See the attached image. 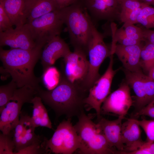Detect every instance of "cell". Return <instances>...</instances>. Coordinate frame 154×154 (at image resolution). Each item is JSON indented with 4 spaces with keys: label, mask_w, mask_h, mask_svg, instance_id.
I'll use <instances>...</instances> for the list:
<instances>
[{
    "label": "cell",
    "mask_w": 154,
    "mask_h": 154,
    "mask_svg": "<svg viewBox=\"0 0 154 154\" xmlns=\"http://www.w3.org/2000/svg\"><path fill=\"white\" fill-rule=\"evenodd\" d=\"M88 93L62 75L60 82L55 88L48 90L40 87L37 96L54 110L56 117L65 115L67 119H71L84 112V100Z\"/></svg>",
    "instance_id": "1"
},
{
    "label": "cell",
    "mask_w": 154,
    "mask_h": 154,
    "mask_svg": "<svg viewBox=\"0 0 154 154\" xmlns=\"http://www.w3.org/2000/svg\"><path fill=\"white\" fill-rule=\"evenodd\" d=\"M44 45L37 44L31 50L11 48L5 50L0 46V58L5 70L11 76L18 88L26 85L40 87L41 79L35 76L34 69Z\"/></svg>",
    "instance_id": "2"
},
{
    "label": "cell",
    "mask_w": 154,
    "mask_h": 154,
    "mask_svg": "<svg viewBox=\"0 0 154 154\" xmlns=\"http://www.w3.org/2000/svg\"><path fill=\"white\" fill-rule=\"evenodd\" d=\"M59 11L74 50L81 51L88 56L93 22L87 9L82 3L77 2L76 0Z\"/></svg>",
    "instance_id": "3"
},
{
    "label": "cell",
    "mask_w": 154,
    "mask_h": 154,
    "mask_svg": "<svg viewBox=\"0 0 154 154\" xmlns=\"http://www.w3.org/2000/svg\"><path fill=\"white\" fill-rule=\"evenodd\" d=\"M74 127L81 141L78 153L81 154H114L117 151L109 144L97 124L85 112L78 117Z\"/></svg>",
    "instance_id": "4"
},
{
    "label": "cell",
    "mask_w": 154,
    "mask_h": 154,
    "mask_svg": "<svg viewBox=\"0 0 154 154\" xmlns=\"http://www.w3.org/2000/svg\"><path fill=\"white\" fill-rule=\"evenodd\" d=\"M38 88L29 85L17 88L13 97L0 112V130L4 134L13 131L19 120L21 110L25 103H31Z\"/></svg>",
    "instance_id": "5"
},
{
    "label": "cell",
    "mask_w": 154,
    "mask_h": 154,
    "mask_svg": "<svg viewBox=\"0 0 154 154\" xmlns=\"http://www.w3.org/2000/svg\"><path fill=\"white\" fill-rule=\"evenodd\" d=\"M93 23L88 50L89 70L84 85V89L88 91L100 77L99 70L101 64L106 58L111 55V49L104 41V35L98 31Z\"/></svg>",
    "instance_id": "6"
},
{
    "label": "cell",
    "mask_w": 154,
    "mask_h": 154,
    "mask_svg": "<svg viewBox=\"0 0 154 154\" xmlns=\"http://www.w3.org/2000/svg\"><path fill=\"white\" fill-rule=\"evenodd\" d=\"M32 38L37 44L45 45L60 36L64 24L59 10H56L28 23Z\"/></svg>",
    "instance_id": "7"
},
{
    "label": "cell",
    "mask_w": 154,
    "mask_h": 154,
    "mask_svg": "<svg viewBox=\"0 0 154 154\" xmlns=\"http://www.w3.org/2000/svg\"><path fill=\"white\" fill-rule=\"evenodd\" d=\"M81 141L71 119H67L59 123L47 144L51 153L71 154L79 149Z\"/></svg>",
    "instance_id": "8"
},
{
    "label": "cell",
    "mask_w": 154,
    "mask_h": 154,
    "mask_svg": "<svg viewBox=\"0 0 154 154\" xmlns=\"http://www.w3.org/2000/svg\"><path fill=\"white\" fill-rule=\"evenodd\" d=\"M109 57L110 62L107 70L89 89L88 96L84 100L86 110L88 111L94 109L97 117L101 116L102 105L110 94L113 78L119 70V69H113V55Z\"/></svg>",
    "instance_id": "9"
},
{
    "label": "cell",
    "mask_w": 154,
    "mask_h": 154,
    "mask_svg": "<svg viewBox=\"0 0 154 154\" xmlns=\"http://www.w3.org/2000/svg\"><path fill=\"white\" fill-rule=\"evenodd\" d=\"M123 71L125 81L135 94L133 105L136 113L154 99V80L142 70L133 72L124 69Z\"/></svg>",
    "instance_id": "10"
},
{
    "label": "cell",
    "mask_w": 154,
    "mask_h": 154,
    "mask_svg": "<svg viewBox=\"0 0 154 154\" xmlns=\"http://www.w3.org/2000/svg\"><path fill=\"white\" fill-rule=\"evenodd\" d=\"M133 103L130 86L125 81L123 82L104 101L101 107V114L125 117Z\"/></svg>",
    "instance_id": "11"
},
{
    "label": "cell",
    "mask_w": 154,
    "mask_h": 154,
    "mask_svg": "<svg viewBox=\"0 0 154 154\" xmlns=\"http://www.w3.org/2000/svg\"><path fill=\"white\" fill-rule=\"evenodd\" d=\"M87 56L83 52L74 50L63 58V75L69 81L84 90V85L89 68Z\"/></svg>",
    "instance_id": "12"
},
{
    "label": "cell",
    "mask_w": 154,
    "mask_h": 154,
    "mask_svg": "<svg viewBox=\"0 0 154 154\" xmlns=\"http://www.w3.org/2000/svg\"><path fill=\"white\" fill-rule=\"evenodd\" d=\"M83 3L94 20L112 23L119 20L121 5L118 0H84Z\"/></svg>",
    "instance_id": "13"
},
{
    "label": "cell",
    "mask_w": 154,
    "mask_h": 154,
    "mask_svg": "<svg viewBox=\"0 0 154 154\" xmlns=\"http://www.w3.org/2000/svg\"><path fill=\"white\" fill-rule=\"evenodd\" d=\"M37 44L32 37L28 24L0 32V46H9L11 48L31 50Z\"/></svg>",
    "instance_id": "14"
},
{
    "label": "cell",
    "mask_w": 154,
    "mask_h": 154,
    "mask_svg": "<svg viewBox=\"0 0 154 154\" xmlns=\"http://www.w3.org/2000/svg\"><path fill=\"white\" fill-rule=\"evenodd\" d=\"M140 126L137 119L128 118L122 123L121 138L124 145L123 151H117V154H127L137 150L144 142L141 138Z\"/></svg>",
    "instance_id": "15"
},
{
    "label": "cell",
    "mask_w": 154,
    "mask_h": 154,
    "mask_svg": "<svg viewBox=\"0 0 154 154\" xmlns=\"http://www.w3.org/2000/svg\"><path fill=\"white\" fill-rule=\"evenodd\" d=\"M112 42L111 48V52L118 42L125 46L140 44L145 41L141 27L128 23H123L120 28H112Z\"/></svg>",
    "instance_id": "16"
},
{
    "label": "cell",
    "mask_w": 154,
    "mask_h": 154,
    "mask_svg": "<svg viewBox=\"0 0 154 154\" xmlns=\"http://www.w3.org/2000/svg\"><path fill=\"white\" fill-rule=\"evenodd\" d=\"M43 47L40 58L43 71L53 66L58 59L64 58L71 51L68 44L58 36L53 38Z\"/></svg>",
    "instance_id": "17"
},
{
    "label": "cell",
    "mask_w": 154,
    "mask_h": 154,
    "mask_svg": "<svg viewBox=\"0 0 154 154\" xmlns=\"http://www.w3.org/2000/svg\"><path fill=\"white\" fill-rule=\"evenodd\" d=\"M143 45L142 43L129 46L116 44L112 54L116 55L124 69L133 72L141 70L140 54Z\"/></svg>",
    "instance_id": "18"
},
{
    "label": "cell",
    "mask_w": 154,
    "mask_h": 154,
    "mask_svg": "<svg viewBox=\"0 0 154 154\" xmlns=\"http://www.w3.org/2000/svg\"><path fill=\"white\" fill-rule=\"evenodd\" d=\"M125 117L120 116L115 120H110L102 117H97V124L108 142L117 151L124 150L121 138L122 121Z\"/></svg>",
    "instance_id": "19"
},
{
    "label": "cell",
    "mask_w": 154,
    "mask_h": 154,
    "mask_svg": "<svg viewBox=\"0 0 154 154\" xmlns=\"http://www.w3.org/2000/svg\"><path fill=\"white\" fill-rule=\"evenodd\" d=\"M24 12L27 23L53 11L57 10L52 0H24Z\"/></svg>",
    "instance_id": "20"
},
{
    "label": "cell",
    "mask_w": 154,
    "mask_h": 154,
    "mask_svg": "<svg viewBox=\"0 0 154 154\" xmlns=\"http://www.w3.org/2000/svg\"><path fill=\"white\" fill-rule=\"evenodd\" d=\"M13 25L15 27L22 26L27 23L24 12V0H0Z\"/></svg>",
    "instance_id": "21"
},
{
    "label": "cell",
    "mask_w": 154,
    "mask_h": 154,
    "mask_svg": "<svg viewBox=\"0 0 154 154\" xmlns=\"http://www.w3.org/2000/svg\"><path fill=\"white\" fill-rule=\"evenodd\" d=\"M42 100L41 98L37 96L32 100L31 103L33 105V110L31 121L36 127L41 126L52 129V123Z\"/></svg>",
    "instance_id": "22"
},
{
    "label": "cell",
    "mask_w": 154,
    "mask_h": 154,
    "mask_svg": "<svg viewBox=\"0 0 154 154\" xmlns=\"http://www.w3.org/2000/svg\"><path fill=\"white\" fill-rule=\"evenodd\" d=\"M35 128L31 121V117L25 115L23 130L19 137L14 141L15 145V154L30 145L38 138L39 135L35 134Z\"/></svg>",
    "instance_id": "23"
},
{
    "label": "cell",
    "mask_w": 154,
    "mask_h": 154,
    "mask_svg": "<svg viewBox=\"0 0 154 154\" xmlns=\"http://www.w3.org/2000/svg\"><path fill=\"white\" fill-rule=\"evenodd\" d=\"M43 71L40 79L44 86L47 90L54 89L60 83L62 75L57 68L53 66L47 68Z\"/></svg>",
    "instance_id": "24"
},
{
    "label": "cell",
    "mask_w": 154,
    "mask_h": 154,
    "mask_svg": "<svg viewBox=\"0 0 154 154\" xmlns=\"http://www.w3.org/2000/svg\"><path fill=\"white\" fill-rule=\"evenodd\" d=\"M143 44L140 54V64L142 69L148 74L154 65V45L147 40Z\"/></svg>",
    "instance_id": "25"
},
{
    "label": "cell",
    "mask_w": 154,
    "mask_h": 154,
    "mask_svg": "<svg viewBox=\"0 0 154 154\" xmlns=\"http://www.w3.org/2000/svg\"><path fill=\"white\" fill-rule=\"evenodd\" d=\"M47 140L46 137L39 135L33 143L15 154H49L51 152L48 147Z\"/></svg>",
    "instance_id": "26"
},
{
    "label": "cell",
    "mask_w": 154,
    "mask_h": 154,
    "mask_svg": "<svg viewBox=\"0 0 154 154\" xmlns=\"http://www.w3.org/2000/svg\"><path fill=\"white\" fill-rule=\"evenodd\" d=\"M137 23L145 28H154V7L144 4L137 19Z\"/></svg>",
    "instance_id": "27"
},
{
    "label": "cell",
    "mask_w": 154,
    "mask_h": 154,
    "mask_svg": "<svg viewBox=\"0 0 154 154\" xmlns=\"http://www.w3.org/2000/svg\"><path fill=\"white\" fill-rule=\"evenodd\" d=\"M18 88L13 80L7 84L0 86V112L13 97L16 90Z\"/></svg>",
    "instance_id": "28"
},
{
    "label": "cell",
    "mask_w": 154,
    "mask_h": 154,
    "mask_svg": "<svg viewBox=\"0 0 154 154\" xmlns=\"http://www.w3.org/2000/svg\"><path fill=\"white\" fill-rule=\"evenodd\" d=\"M143 4L138 0H126L123 1L120 4L119 20L124 23L130 14Z\"/></svg>",
    "instance_id": "29"
},
{
    "label": "cell",
    "mask_w": 154,
    "mask_h": 154,
    "mask_svg": "<svg viewBox=\"0 0 154 154\" xmlns=\"http://www.w3.org/2000/svg\"><path fill=\"white\" fill-rule=\"evenodd\" d=\"M15 145L13 132L9 134L0 133V154H15Z\"/></svg>",
    "instance_id": "30"
},
{
    "label": "cell",
    "mask_w": 154,
    "mask_h": 154,
    "mask_svg": "<svg viewBox=\"0 0 154 154\" xmlns=\"http://www.w3.org/2000/svg\"><path fill=\"white\" fill-rule=\"evenodd\" d=\"M137 121L146 135V141L154 142V119L147 120L143 119L141 120H137Z\"/></svg>",
    "instance_id": "31"
},
{
    "label": "cell",
    "mask_w": 154,
    "mask_h": 154,
    "mask_svg": "<svg viewBox=\"0 0 154 154\" xmlns=\"http://www.w3.org/2000/svg\"><path fill=\"white\" fill-rule=\"evenodd\" d=\"M13 26L2 3H0V32L5 31L11 29L13 28Z\"/></svg>",
    "instance_id": "32"
},
{
    "label": "cell",
    "mask_w": 154,
    "mask_h": 154,
    "mask_svg": "<svg viewBox=\"0 0 154 154\" xmlns=\"http://www.w3.org/2000/svg\"><path fill=\"white\" fill-rule=\"evenodd\" d=\"M127 154H154V142L144 141L137 150Z\"/></svg>",
    "instance_id": "33"
},
{
    "label": "cell",
    "mask_w": 154,
    "mask_h": 154,
    "mask_svg": "<svg viewBox=\"0 0 154 154\" xmlns=\"http://www.w3.org/2000/svg\"><path fill=\"white\" fill-rule=\"evenodd\" d=\"M134 116L137 117L146 116L154 119V99L139 111L135 113Z\"/></svg>",
    "instance_id": "34"
},
{
    "label": "cell",
    "mask_w": 154,
    "mask_h": 154,
    "mask_svg": "<svg viewBox=\"0 0 154 154\" xmlns=\"http://www.w3.org/2000/svg\"><path fill=\"white\" fill-rule=\"evenodd\" d=\"M144 4L143 3L141 6L136 9L130 13L124 23H128L133 24L137 23V18Z\"/></svg>",
    "instance_id": "35"
},
{
    "label": "cell",
    "mask_w": 154,
    "mask_h": 154,
    "mask_svg": "<svg viewBox=\"0 0 154 154\" xmlns=\"http://www.w3.org/2000/svg\"><path fill=\"white\" fill-rule=\"evenodd\" d=\"M56 9L60 10L73 3L76 0H52Z\"/></svg>",
    "instance_id": "36"
},
{
    "label": "cell",
    "mask_w": 154,
    "mask_h": 154,
    "mask_svg": "<svg viewBox=\"0 0 154 154\" xmlns=\"http://www.w3.org/2000/svg\"><path fill=\"white\" fill-rule=\"evenodd\" d=\"M143 35L145 40H147L154 45V30L141 27Z\"/></svg>",
    "instance_id": "37"
},
{
    "label": "cell",
    "mask_w": 154,
    "mask_h": 154,
    "mask_svg": "<svg viewBox=\"0 0 154 154\" xmlns=\"http://www.w3.org/2000/svg\"><path fill=\"white\" fill-rule=\"evenodd\" d=\"M147 75L151 79L154 80V65L150 70Z\"/></svg>",
    "instance_id": "38"
},
{
    "label": "cell",
    "mask_w": 154,
    "mask_h": 154,
    "mask_svg": "<svg viewBox=\"0 0 154 154\" xmlns=\"http://www.w3.org/2000/svg\"><path fill=\"white\" fill-rule=\"evenodd\" d=\"M141 2L149 5H152L154 6V0H138Z\"/></svg>",
    "instance_id": "39"
},
{
    "label": "cell",
    "mask_w": 154,
    "mask_h": 154,
    "mask_svg": "<svg viewBox=\"0 0 154 154\" xmlns=\"http://www.w3.org/2000/svg\"><path fill=\"white\" fill-rule=\"evenodd\" d=\"M119 3L120 4H121V3L123 2V1H125L126 0H118Z\"/></svg>",
    "instance_id": "40"
},
{
    "label": "cell",
    "mask_w": 154,
    "mask_h": 154,
    "mask_svg": "<svg viewBox=\"0 0 154 154\" xmlns=\"http://www.w3.org/2000/svg\"></svg>",
    "instance_id": "41"
}]
</instances>
